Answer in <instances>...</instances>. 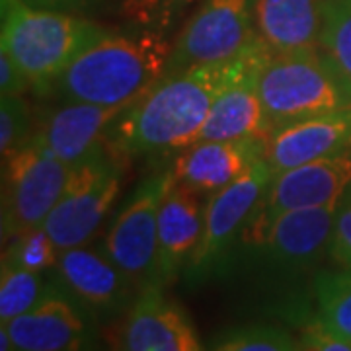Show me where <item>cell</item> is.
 Listing matches in <instances>:
<instances>
[{
  "mask_svg": "<svg viewBox=\"0 0 351 351\" xmlns=\"http://www.w3.org/2000/svg\"><path fill=\"white\" fill-rule=\"evenodd\" d=\"M239 55L230 61L162 76L115 119L110 147L121 156H149L191 147L219 92L234 75Z\"/></svg>",
  "mask_w": 351,
  "mask_h": 351,
  "instance_id": "cell-1",
  "label": "cell"
},
{
  "mask_svg": "<svg viewBox=\"0 0 351 351\" xmlns=\"http://www.w3.org/2000/svg\"><path fill=\"white\" fill-rule=\"evenodd\" d=\"M172 43L164 34L110 32L84 49L64 71L53 94L64 104L129 106L164 75Z\"/></svg>",
  "mask_w": 351,
  "mask_h": 351,
  "instance_id": "cell-2",
  "label": "cell"
},
{
  "mask_svg": "<svg viewBox=\"0 0 351 351\" xmlns=\"http://www.w3.org/2000/svg\"><path fill=\"white\" fill-rule=\"evenodd\" d=\"M0 43L38 96H49L69 64L112 29L86 16L43 10L24 0H0Z\"/></svg>",
  "mask_w": 351,
  "mask_h": 351,
  "instance_id": "cell-3",
  "label": "cell"
},
{
  "mask_svg": "<svg viewBox=\"0 0 351 351\" xmlns=\"http://www.w3.org/2000/svg\"><path fill=\"white\" fill-rule=\"evenodd\" d=\"M260 96L271 133L306 117L351 108V78L322 47L274 53L263 66Z\"/></svg>",
  "mask_w": 351,
  "mask_h": 351,
  "instance_id": "cell-4",
  "label": "cell"
},
{
  "mask_svg": "<svg viewBox=\"0 0 351 351\" xmlns=\"http://www.w3.org/2000/svg\"><path fill=\"white\" fill-rule=\"evenodd\" d=\"M123 158L108 143L71 166L63 195L41 225L59 250L82 246L98 232L121 189Z\"/></svg>",
  "mask_w": 351,
  "mask_h": 351,
  "instance_id": "cell-5",
  "label": "cell"
},
{
  "mask_svg": "<svg viewBox=\"0 0 351 351\" xmlns=\"http://www.w3.org/2000/svg\"><path fill=\"white\" fill-rule=\"evenodd\" d=\"M271 178L269 162L262 158L237 182L207 197L199 244L184 269L188 285L195 287L225 271L228 258L240 237L246 234Z\"/></svg>",
  "mask_w": 351,
  "mask_h": 351,
  "instance_id": "cell-6",
  "label": "cell"
},
{
  "mask_svg": "<svg viewBox=\"0 0 351 351\" xmlns=\"http://www.w3.org/2000/svg\"><path fill=\"white\" fill-rule=\"evenodd\" d=\"M172 182V170L147 176L121 205L104 237L101 248L123 269L137 293L158 285V213Z\"/></svg>",
  "mask_w": 351,
  "mask_h": 351,
  "instance_id": "cell-7",
  "label": "cell"
},
{
  "mask_svg": "<svg viewBox=\"0 0 351 351\" xmlns=\"http://www.w3.org/2000/svg\"><path fill=\"white\" fill-rule=\"evenodd\" d=\"M71 166L29 143L2 160V240L45 223L63 195Z\"/></svg>",
  "mask_w": 351,
  "mask_h": 351,
  "instance_id": "cell-8",
  "label": "cell"
},
{
  "mask_svg": "<svg viewBox=\"0 0 351 351\" xmlns=\"http://www.w3.org/2000/svg\"><path fill=\"white\" fill-rule=\"evenodd\" d=\"M254 36L256 0H203L172 43L166 75L230 61Z\"/></svg>",
  "mask_w": 351,
  "mask_h": 351,
  "instance_id": "cell-9",
  "label": "cell"
},
{
  "mask_svg": "<svg viewBox=\"0 0 351 351\" xmlns=\"http://www.w3.org/2000/svg\"><path fill=\"white\" fill-rule=\"evenodd\" d=\"M271 55L274 51L258 34L244 45L239 53L237 71L219 92L195 143L269 137L260 96V78Z\"/></svg>",
  "mask_w": 351,
  "mask_h": 351,
  "instance_id": "cell-10",
  "label": "cell"
},
{
  "mask_svg": "<svg viewBox=\"0 0 351 351\" xmlns=\"http://www.w3.org/2000/svg\"><path fill=\"white\" fill-rule=\"evenodd\" d=\"M2 324L8 326L14 348L20 351L92 350L98 341L96 318L57 277L32 311Z\"/></svg>",
  "mask_w": 351,
  "mask_h": 351,
  "instance_id": "cell-11",
  "label": "cell"
},
{
  "mask_svg": "<svg viewBox=\"0 0 351 351\" xmlns=\"http://www.w3.org/2000/svg\"><path fill=\"white\" fill-rule=\"evenodd\" d=\"M108 339L112 348L127 351L203 350L193 320L180 302L164 295L162 285L141 289Z\"/></svg>",
  "mask_w": 351,
  "mask_h": 351,
  "instance_id": "cell-12",
  "label": "cell"
},
{
  "mask_svg": "<svg viewBox=\"0 0 351 351\" xmlns=\"http://www.w3.org/2000/svg\"><path fill=\"white\" fill-rule=\"evenodd\" d=\"M351 184V152L320 158L274 174L246 232L260 230L276 217L338 203Z\"/></svg>",
  "mask_w": 351,
  "mask_h": 351,
  "instance_id": "cell-13",
  "label": "cell"
},
{
  "mask_svg": "<svg viewBox=\"0 0 351 351\" xmlns=\"http://www.w3.org/2000/svg\"><path fill=\"white\" fill-rule=\"evenodd\" d=\"M336 205L287 211L246 234H254L258 256L269 269L285 276L304 274L328 252Z\"/></svg>",
  "mask_w": 351,
  "mask_h": 351,
  "instance_id": "cell-14",
  "label": "cell"
},
{
  "mask_svg": "<svg viewBox=\"0 0 351 351\" xmlns=\"http://www.w3.org/2000/svg\"><path fill=\"white\" fill-rule=\"evenodd\" d=\"M57 279L96 320H110L129 311L137 287L106 250L86 244L59 252Z\"/></svg>",
  "mask_w": 351,
  "mask_h": 351,
  "instance_id": "cell-15",
  "label": "cell"
},
{
  "mask_svg": "<svg viewBox=\"0 0 351 351\" xmlns=\"http://www.w3.org/2000/svg\"><path fill=\"white\" fill-rule=\"evenodd\" d=\"M129 106L69 101L61 110L47 113L45 119H41L32 143L73 166L108 145L115 119Z\"/></svg>",
  "mask_w": 351,
  "mask_h": 351,
  "instance_id": "cell-16",
  "label": "cell"
},
{
  "mask_svg": "<svg viewBox=\"0 0 351 351\" xmlns=\"http://www.w3.org/2000/svg\"><path fill=\"white\" fill-rule=\"evenodd\" d=\"M351 152V108L289 123L267 137L265 160L274 174Z\"/></svg>",
  "mask_w": 351,
  "mask_h": 351,
  "instance_id": "cell-17",
  "label": "cell"
},
{
  "mask_svg": "<svg viewBox=\"0 0 351 351\" xmlns=\"http://www.w3.org/2000/svg\"><path fill=\"white\" fill-rule=\"evenodd\" d=\"M265 152L267 137L199 141L176 158L172 172L178 182L209 197L246 174Z\"/></svg>",
  "mask_w": 351,
  "mask_h": 351,
  "instance_id": "cell-18",
  "label": "cell"
},
{
  "mask_svg": "<svg viewBox=\"0 0 351 351\" xmlns=\"http://www.w3.org/2000/svg\"><path fill=\"white\" fill-rule=\"evenodd\" d=\"M203 213L205 205L201 203L199 191L174 178L158 213V285L164 287L174 283L186 269L191 254L199 244Z\"/></svg>",
  "mask_w": 351,
  "mask_h": 351,
  "instance_id": "cell-19",
  "label": "cell"
},
{
  "mask_svg": "<svg viewBox=\"0 0 351 351\" xmlns=\"http://www.w3.org/2000/svg\"><path fill=\"white\" fill-rule=\"evenodd\" d=\"M324 0H256V34L274 53L316 49Z\"/></svg>",
  "mask_w": 351,
  "mask_h": 351,
  "instance_id": "cell-20",
  "label": "cell"
},
{
  "mask_svg": "<svg viewBox=\"0 0 351 351\" xmlns=\"http://www.w3.org/2000/svg\"><path fill=\"white\" fill-rule=\"evenodd\" d=\"M318 318L332 332L351 341V269L320 271L314 277Z\"/></svg>",
  "mask_w": 351,
  "mask_h": 351,
  "instance_id": "cell-21",
  "label": "cell"
},
{
  "mask_svg": "<svg viewBox=\"0 0 351 351\" xmlns=\"http://www.w3.org/2000/svg\"><path fill=\"white\" fill-rule=\"evenodd\" d=\"M51 279L43 277V271H32L2 263L0 276V320L10 322L16 316L32 311L45 291Z\"/></svg>",
  "mask_w": 351,
  "mask_h": 351,
  "instance_id": "cell-22",
  "label": "cell"
},
{
  "mask_svg": "<svg viewBox=\"0 0 351 351\" xmlns=\"http://www.w3.org/2000/svg\"><path fill=\"white\" fill-rule=\"evenodd\" d=\"M219 351H295L301 350L299 338L287 330L269 324H242L219 332L211 341Z\"/></svg>",
  "mask_w": 351,
  "mask_h": 351,
  "instance_id": "cell-23",
  "label": "cell"
},
{
  "mask_svg": "<svg viewBox=\"0 0 351 351\" xmlns=\"http://www.w3.org/2000/svg\"><path fill=\"white\" fill-rule=\"evenodd\" d=\"M59 248L43 226L29 228L8 240L2 252V263L24 267L32 271H45L55 267L59 260Z\"/></svg>",
  "mask_w": 351,
  "mask_h": 351,
  "instance_id": "cell-24",
  "label": "cell"
},
{
  "mask_svg": "<svg viewBox=\"0 0 351 351\" xmlns=\"http://www.w3.org/2000/svg\"><path fill=\"white\" fill-rule=\"evenodd\" d=\"M320 47L351 78V0H324Z\"/></svg>",
  "mask_w": 351,
  "mask_h": 351,
  "instance_id": "cell-25",
  "label": "cell"
},
{
  "mask_svg": "<svg viewBox=\"0 0 351 351\" xmlns=\"http://www.w3.org/2000/svg\"><path fill=\"white\" fill-rule=\"evenodd\" d=\"M197 0H121V14L141 29L168 34Z\"/></svg>",
  "mask_w": 351,
  "mask_h": 351,
  "instance_id": "cell-26",
  "label": "cell"
},
{
  "mask_svg": "<svg viewBox=\"0 0 351 351\" xmlns=\"http://www.w3.org/2000/svg\"><path fill=\"white\" fill-rule=\"evenodd\" d=\"M36 133L29 106L22 96L0 98V152L2 160L27 147Z\"/></svg>",
  "mask_w": 351,
  "mask_h": 351,
  "instance_id": "cell-27",
  "label": "cell"
},
{
  "mask_svg": "<svg viewBox=\"0 0 351 351\" xmlns=\"http://www.w3.org/2000/svg\"><path fill=\"white\" fill-rule=\"evenodd\" d=\"M328 254L343 269H351V184L336 205Z\"/></svg>",
  "mask_w": 351,
  "mask_h": 351,
  "instance_id": "cell-28",
  "label": "cell"
},
{
  "mask_svg": "<svg viewBox=\"0 0 351 351\" xmlns=\"http://www.w3.org/2000/svg\"><path fill=\"white\" fill-rule=\"evenodd\" d=\"M299 343H301V350L351 351L350 339L341 338L339 334L332 332L320 318H316L314 322L304 326Z\"/></svg>",
  "mask_w": 351,
  "mask_h": 351,
  "instance_id": "cell-29",
  "label": "cell"
},
{
  "mask_svg": "<svg viewBox=\"0 0 351 351\" xmlns=\"http://www.w3.org/2000/svg\"><path fill=\"white\" fill-rule=\"evenodd\" d=\"M29 86V80L24 71L18 66L12 55L6 49H0V92L2 96H22Z\"/></svg>",
  "mask_w": 351,
  "mask_h": 351,
  "instance_id": "cell-30",
  "label": "cell"
},
{
  "mask_svg": "<svg viewBox=\"0 0 351 351\" xmlns=\"http://www.w3.org/2000/svg\"><path fill=\"white\" fill-rule=\"evenodd\" d=\"M24 2L34 6V8L86 16V14L94 12L98 8L101 0H24Z\"/></svg>",
  "mask_w": 351,
  "mask_h": 351,
  "instance_id": "cell-31",
  "label": "cell"
},
{
  "mask_svg": "<svg viewBox=\"0 0 351 351\" xmlns=\"http://www.w3.org/2000/svg\"><path fill=\"white\" fill-rule=\"evenodd\" d=\"M0 350L2 351L16 350V348H14L12 336H10V332H8V326H6V324H2V326H0Z\"/></svg>",
  "mask_w": 351,
  "mask_h": 351,
  "instance_id": "cell-32",
  "label": "cell"
}]
</instances>
